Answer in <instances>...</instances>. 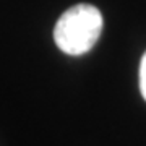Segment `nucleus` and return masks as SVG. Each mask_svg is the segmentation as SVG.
Masks as SVG:
<instances>
[{
    "label": "nucleus",
    "instance_id": "1",
    "mask_svg": "<svg viewBox=\"0 0 146 146\" xmlns=\"http://www.w3.org/2000/svg\"><path fill=\"white\" fill-rule=\"evenodd\" d=\"M104 20L99 8L89 3H78L63 11L54 28V41L67 55L89 52L99 39Z\"/></svg>",
    "mask_w": 146,
    "mask_h": 146
},
{
    "label": "nucleus",
    "instance_id": "2",
    "mask_svg": "<svg viewBox=\"0 0 146 146\" xmlns=\"http://www.w3.org/2000/svg\"><path fill=\"white\" fill-rule=\"evenodd\" d=\"M140 91L143 99L146 101V52L143 54L140 62Z\"/></svg>",
    "mask_w": 146,
    "mask_h": 146
}]
</instances>
